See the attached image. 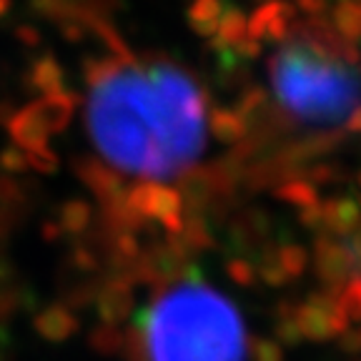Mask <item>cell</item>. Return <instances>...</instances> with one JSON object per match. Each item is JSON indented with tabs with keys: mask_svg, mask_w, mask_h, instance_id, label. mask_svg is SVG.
Instances as JSON below:
<instances>
[{
	"mask_svg": "<svg viewBox=\"0 0 361 361\" xmlns=\"http://www.w3.org/2000/svg\"><path fill=\"white\" fill-rule=\"evenodd\" d=\"M83 80L93 161L111 173L171 178L201 156L206 96L183 68L101 48L83 61Z\"/></svg>",
	"mask_w": 361,
	"mask_h": 361,
	"instance_id": "cell-1",
	"label": "cell"
},
{
	"mask_svg": "<svg viewBox=\"0 0 361 361\" xmlns=\"http://www.w3.org/2000/svg\"><path fill=\"white\" fill-rule=\"evenodd\" d=\"M143 336L153 361H238L241 356L236 314L203 286H183L153 304Z\"/></svg>",
	"mask_w": 361,
	"mask_h": 361,
	"instance_id": "cell-2",
	"label": "cell"
},
{
	"mask_svg": "<svg viewBox=\"0 0 361 361\" xmlns=\"http://www.w3.org/2000/svg\"><path fill=\"white\" fill-rule=\"evenodd\" d=\"M271 85L291 116L331 126L349 118L361 101V73L314 40L288 38L269 61Z\"/></svg>",
	"mask_w": 361,
	"mask_h": 361,
	"instance_id": "cell-3",
	"label": "cell"
},
{
	"mask_svg": "<svg viewBox=\"0 0 361 361\" xmlns=\"http://www.w3.org/2000/svg\"><path fill=\"white\" fill-rule=\"evenodd\" d=\"M296 23V8L288 0H261L246 16V35L261 43H286Z\"/></svg>",
	"mask_w": 361,
	"mask_h": 361,
	"instance_id": "cell-4",
	"label": "cell"
},
{
	"mask_svg": "<svg viewBox=\"0 0 361 361\" xmlns=\"http://www.w3.org/2000/svg\"><path fill=\"white\" fill-rule=\"evenodd\" d=\"M243 38H246V13L238 6H233V3H226L216 35L209 38V48L216 53L231 51L233 45L241 43Z\"/></svg>",
	"mask_w": 361,
	"mask_h": 361,
	"instance_id": "cell-5",
	"label": "cell"
},
{
	"mask_svg": "<svg viewBox=\"0 0 361 361\" xmlns=\"http://www.w3.org/2000/svg\"><path fill=\"white\" fill-rule=\"evenodd\" d=\"M329 23L346 43L361 40V0H336L329 8Z\"/></svg>",
	"mask_w": 361,
	"mask_h": 361,
	"instance_id": "cell-6",
	"label": "cell"
},
{
	"mask_svg": "<svg viewBox=\"0 0 361 361\" xmlns=\"http://www.w3.org/2000/svg\"><path fill=\"white\" fill-rule=\"evenodd\" d=\"M224 8L226 0H191V6L186 11V20L193 33L201 35V38H214Z\"/></svg>",
	"mask_w": 361,
	"mask_h": 361,
	"instance_id": "cell-7",
	"label": "cell"
},
{
	"mask_svg": "<svg viewBox=\"0 0 361 361\" xmlns=\"http://www.w3.org/2000/svg\"><path fill=\"white\" fill-rule=\"evenodd\" d=\"M209 130L224 143H236L246 133V118L236 108H214L209 116Z\"/></svg>",
	"mask_w": 361,
	"mask_h": 361,
	"instance_id": "cell-8",
	"label": "cell"
},
{
	"mask_svg": "<svg viewBox=\"0 0 361 361\" xmlns=\"http://www.w3.org/2000/svg\"><path fill=\"white\" fill-rule=\"evenodd\" d=\"M266 103V90L259 88V85H251V88H246L238 96V108L236 111L241 113L243 118H248V116H254V113H259L261 108H264Z\"/></svg>",
	"mask_w": 361,
	"mask_h": 361,
	"instance_id": "cell-9",
	"label": "cell"
},
{
	"mask_svg": "<svg viewBox=\"0 0 361 361\" xmlns=\"http://www.w3.org/2000/svg\"><path fill=\"white\" fill-rule=\"evenodd\" d=\"M231 53L238 58V61H259L261 53H264V43H261V40L248 38V35H246L241 43L233 45Z\"/></svg>",
	"mask_w": 361,
	"mask_h": 361,
	"instance_id": "cell-10",
	"label": "cell"
},
{
	"mask_svg": "<svg viewBox=\"0 0 361 361\" xmlns=\"http://www.w3.org/2000/svg\"><path fill=\"white\" fill-rule=\"evenodd\" d=\"M293 8H299L306 16H322L331 6H329V0H293Z\"/></svg>",
	"mask_w": 361,
	"mask_h": 361,
	"instance_id": "cell-11",
	"label": "cell"
},
{
	"mask_svg": "<svg viewBox=\"0 0 361 361\" xmlns=\"http://www.w3.org/2000/svg\"><path fill=\"white\" fill-rule=\"evenodd\" d=\"M346 128L354 130V133H361V103L349 113V118H346Z\"/></svg>",
	"mask_w": 361,
	"mask_h": 361,
	"instance_id": "cell-12",
	"label": "cell"
}]
</instances>
